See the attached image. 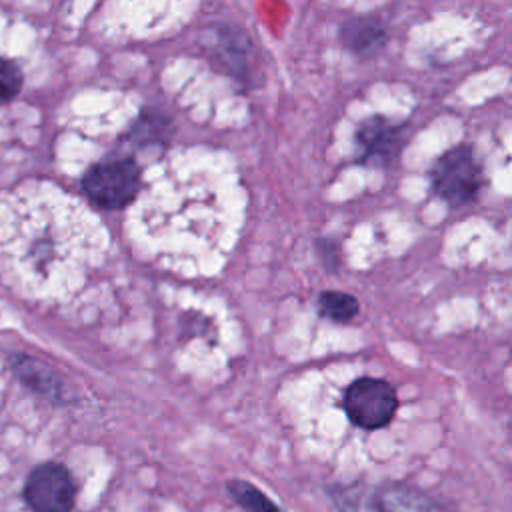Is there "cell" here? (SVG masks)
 Returning a JSON list of instances; mask_svg holds the SVG:
<instances>
[{"instance_id": "cell-8", "label": "cell", "mask_w": 512, "mask_h": 512, "mask_svg": "<svg viewBox=\"0 0 512 512\" xmlns=\"http://www.w3.org/2000/svg\"><path fill=\"white\" fill-rule=\"evenodd\" d=\"M340 38L350 52L360 56H370L384 46L386 30L376 18L356 16L344 22L340 30Z\"/></svg>"}, {"instance_id": "cell-11", "label": "cell", "mask_w": 512, "mask_h": 512, "mask_svg": "<svg viewBox=\"0 0 512 512\" xmlns=\"http://www.w3.org/2000/svg\"><path fill=\"white\" fill-rule=\"evenodd\" d=\"M20 90H22L20 68L14 62L0 58V104H6L12 98H16Z\"/></svg>"}, {"instance_id": "cell-9", "label": "cell", "mask_w": 512, "mask_h": 512, "mask_svg": "<svg viewBox=\"0 0 512 512\" xmlns=\"http://www.w3.org/2000/svg\"><path fill=\"white\" fill-rule=\"evenodd\" d=\"M358 300L340 290H326L318 296V314L332 322H350L358 314Z\"/></svg>"}, {"instance_id": "cell-10", "label": "cell", "mask_w": 512, "mask_h": 512, "mask_svg": "<svg viewBox=\"0 0 512 512\" xmlns=\"http://www.w3.org/2000/svg\"><path fill=\"white\" fill-rule=\"evenodd\" d=\"M228 492L248 512H282L266 494H262L250 482L232 480V482H228Z\"/></svg>"}, {"instance_id": "cell-5", "label": "cell", "mask_w": 512, "mask_h": 512, "mask_svg": "<svg viewBox=\"0 0 512 512\" xmlns=\"http://www.w3.org/2000/svg\"><path fill=\"white\" fill-rule=\"evenodd\" d=\"M342 408L354 426L364 430H378L394 418L398 396L390 382L366 376L354 380L346 388Z\"/></svg>"}, {"instance_id": "cell-4", "label": "cell", "mask_w": 512, "mask_h": 512, "mask_svg": "<svg viewBox=\"0 0 512 512\" xmlns=\"http://www.w3.org/2000/svg\"><path fill=\"white\" fill-rule=\"evenodd\" d=\"M432 190L446 204L458 208L470 204L482 186V168L468 144H458L444 152L430 172Z\"/></svg>"}, {"instance_id": "cell-2", "label": "cell", "mask_w": 512, "mask_h": 512, "mask_svg": "<svg viewBox=\"0 0 512 512\" xmlns=\"http://www.w3.org/2000/svg\"><path fill=\"white\" fill-rule=\"evenodd\" d=\"M330 498L338 512H446L420 490L392 482L336 486Z\"/></svg>"}, {"instance_id": "cell-3", "label": "cell", "mask_w": 512, "mask_h": 512, "mask_svg": "<svg viewBox=\"0 0 512 512\" xmlns=\"http://www.w3.org/2000/svg\"><path fill=\"white\" fill-rule=\"evenodd\" d=\"M142 186L140 166L132 158H106L82 178V190L100 208L120 210L134 202Z\"/></svg>"}, {"instance_id": "cell-1", "label": "cell", "mask_w": 512, "mask_h": 512, "mask_svg": "<svg viewBox=\"0 0 512 512\" xmlns=\"http://www.w3.org/2000/svg\"><path fill=\"white\" fill-rule=\"evenodd\" d=\"M100 222L62 190L40 186L0 206V260L30 290H54L96 262Z\"/></svg>"}, {"instance_id": "cell-7", "label": "cell", "mask_w": 512, "mask_h": 512, "mask_svg": "<svg viewBox=\"0 0 512 512\" xmlns=\"http://www.w3.org/2000/svg\"><path fill=\"white\" fill-rule=\"evenodd\" d=\"M356 140L364 162L384 166L400 154L404 144V128L384 116H370L360 124Z\"/></svg>"}, {"instance_id": "cell-6", "label": "cell", "mask_w": 512, "mask_h": 512, "mask_svg": "<svg viewBox=\"0 0 512 512\" xmlns=\"http://www.w3.org/2000/svg\"><path fill=\"white\" fill-rule=\"evenodd\" d=\"M74 496V480L58 462L36 466L24 484V500L34 512H70Z\"/></svg>"}]
</instances>
